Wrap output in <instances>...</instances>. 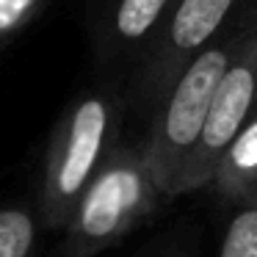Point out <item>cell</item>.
<instances>
[{
  "mask_svg": "<svg viewBox=\"0 0 257 257\" xmlns=\"http://www.w3.org/2000/svg\"><path fill=\"white\" fill-rule=\"evenodd\" d=\"M207 188L229 205L257 202V116L224 150Z\"/></svg>",
  "mask_w": 257,
  "mask_h": 257,
  "instance_id": "cell-7",
  "label": "cell"
},
{
  "mask_svg": "<svg viewBox=\"0 0 257 257\" xmlns=\"http://www.w3.org/2000/svg\"><path fill=\"white\" fill-rule=\"evenodd\" d=\"M45 235L34 205H0V257H47Z\"/></svg>",
  "mask_w": 257,
  "mask_h": 257,
  "instance_id": "cell-8",
  "label": "cell"
},
{
  "mask_svg": "<svg viewBox=\"0 0 257 257\" xmlns=\"http://www.w3.org/2000/svg\"><path fill=\"white\" fill-rule=\"evenodd\" d=\"M124 78L86 86L64 105L47 139L36 185V216L47 235H61L78 199L122 141L127 113Z\"/></svg>",
  "mask_w": 257,
  "mask_h": 257,
  "instance_id": "cell-1",
  "label": "cell"
},
{
  "mask_svg": "<svg viewBox=\"0 0 257 257\" xmlns=\"http://www.w3.org/2000/svg\"><path fill=\"white\" fill-rule=\"evenodd\" d=\"M257 25V3L235 28H229L221 39L199 53L188 67L180 72L172 89L150 113V130L141 141L150 172L161 188L163 199L183 196V183L188 172L191 155L199 144L202 127L213 105L218 83L229 64L235 61L238 50Z\"/></svg>",
  "mask_w": 257,
  "mask_h": 257,
  "instance_id": "cell-2",
  "label": "cell"
},
{
  "mask_svg": "<svg viewBox=\"0 0 257 257\" xmlns=\"http://www.w3.org/2000/svg\"><path fill=\"white\" fill-rule=\"evenodd\" d=\"M144 257H199L194 249V243H172V246H161V249L150 251Z\"/></svg>",
  "mask_w": 257,
  "mask_h": 257,
  "instance_id": "cell-11",
  "label": "cell"
},
{
  "mask_svg": "<svg viewBox=\"0 0 257 257\" xmlns=\"http://www.w3.org/2000/svg\"><path fill=\"white\" fill-rule=\"evenodd\" d=\"M218 257H257V202L232 205L218 243Z\"/></svg>",
  "mask_w": 257,
  "mask_h": 257,
  "instance_id": "cell-9",
  "label": "cell"
},
{
  "mask_svg": "<svg viewBox=\"0 0 257 257\" xmlns=\"http://www.w3.org/2000/svg\"><path fill=\"white\" fill-rule=\"evenodd\" d=\"M257 116V25L238 50L235 61L224 72L213 105L207 113V122L202 127L199 144L191 155L188 172H185L183 194L205 191L216 172L218 158L224 155L235 136Z\"/></svg>",
  "mask_w": 257,
  "mask_h": 257,
  "instance_id": "cell-5",
  "label": "cell"
},
{
  "mask_svg": "<svg viewBox=\"0 0 257 257\" xmlns=\"http://www.w3.org/2000/svg\"><path fill=\"white\" fill-rule=\"evenodd\" d=\"M163 194L150 172L141 141H119L78 199L61 238L47 257H100L150 221Z\"/></svg>",
  "mask_w": 257,
  "mask_h": 257,
  "instance_id": "cell-3",
  "label": "cell"
},
{
  "mask_svg": "<svg viewBox=\"0 0 257 257\" xmlns=\"http://www.w3.org/2000/svg\"><path fill=\"white\" fill-rule=\"evenodd\" d=\"M174 0H86V31L100 69L127 78Z\"/></svg>",
  "mask_w": 257,
  "mask_h": 257,
  "instance_id": "cell-6",
  "label": "cell"
},
{
  "mask_svg": "<svg viewBox=\"0 0 257 257\" xmlns=\"http://www.w3.org/2000/svg\"><path fill=\"white\" fill-rule=\"evenodd\" d=\"M257 0H174L136 67L124 78L127 105L150 116L172 83L205 47L221 39Z\"/></svg>",
  "mask_w": 257,
  "mask_h": 257,
  "instance_id": "cell-4",
  "label": "cell"
},
{
  "mask_svg": "<svg viewBox=\"0 0 257 257\" xmlns=\"http://www.w3.org/2000/svg\"><path fill=\"white\" fill-rule=\"evenodd\" d=\"M50 0H0V50L20 36L42 12Z\"/></svg>",
  "mask_w": 257,
  "mask_h": 257,
  "instance_id": "cell-10",
  "label": "cell"
}]
</instances>
